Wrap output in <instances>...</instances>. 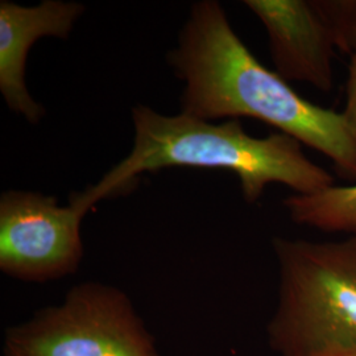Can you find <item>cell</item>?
<instances>
[{
	"mask_svg": "<svg viewBox=\"0 0 356 356\" xmlns=\"http://www.w3.org/2000/svg\"><path fill=\"white\" fill-rule=\"evenodd\" d=\"M168 63L185 82L182 114L211 122L257 119L327 156L341 177L356 184V140L342 113L309 102L261 64L219 1L193 4Z\"/></svg>",
	"mask_w": 356,
	"mask_h": 356,
	"instance_id": "cell-1",
	"label": "cell"
},
{
	"mask_svg": "<svg viewBox=\"0 0 356 356\" xmlns=\"http://www.w3.org/2000/svg\"><path fill=\"white\" fill-rule=\"evenodd\" d=\"M134 148L83 194L92 206L124 189L141 173L166 168L225 169L239 178L248 204L259 201L269 184L312 195L334 186L330 173L302 152L301 143L282 132L248 135L239 119L213 123L186 114H159L147 106L132 110Z\"/></svg>",
	"mask_w": 356,
	"mask_h": 356,
	"instance_id": "cell-2",
	"label": "cell"
},
{
	"mask_svg": "<svg viewBox=\"0 0 356 356\" xmlns=\"http://www.w3.org/2000/svg\"><path fill=\"white\" fill-rule=\"evenodd\" d=\"M279 301L268 342L280 356L356 348V236L339 242L273 239Z\"/></svg>",
	"mask_w": 356,
	"mask_h": 356,
	"instance_id": "cell-3",
	"label": "cell"
},
{
	"mask_svg": "<svg viewBox=\"0 0 356 356\" xmlns=\"http://www.w3.org/2000/svg\"><path fill=\"white\" fill-rule=\"evenodd\" d=\"M4 355L161 356L127 294L90 281L8 327Z\"/></svg>",
	"mask_w": 356,
	"mask_h": 356,
	"instance_id": "cell-4",
	"label": "cell"
},
{
	"mask_svg": "<svg viewBox=\"0 0 356 356\" xmlns=\"http://www.w3.org/2000/svg\"><path fill=\"white\" fill-rule=\"evenodd\" d=\"M92 209L83 193L61 206L53 195L8 191L0 197V269L29 282L73 275L83 257L81 225Z\"/></svg>",
	"mask_w": 356,
	"mask_h": 356,
	"instance_id": "cell-5",
	"label": "cell"
},
{
	"mask_svg": "<svg viewBox=\"0 0 356 356\" xmlns=\"http://www.w3.org/2000/svg\"><path fill=\"white\" fill-rule=\"evenodd\" d=\"M266 28L275 72L329 92L334 44L312 0H245Z\"/></svg>",
	"mask_w": 356,
	"mask_h": 356,
	"instance_id": "cell-6",
	"label": "cell"
},
{
	"mask_svg": "<svg viewBox=\"0 0 356 356\" xmlns=\"http://www.w3.org/2000/svg\"><path fill=\"white\" fill-rule=\"evenodd\" d=\"M85 6L76 1L44 0L38 6L0 1V92L10 110L36 124L44 107L29 94L26 82L28 54L44 38L66 40Z\"/></svg>",
	"mask_w": 356,
	"mask_h": 356,
	"instance_id": "cell-7",
	"label": "cell"
},
{
	"mask_svg": "<svg viewBox=\"0 0 356 356\" xmlns=\"http://www.w3.org/2000/svg\"><path fill=\"white\" fill-rule=\"evenodd\" d=\"M284 206L298 225L356 236V184L334 185L312 195L293 194Z\"/></svg>",
	"mask_w": 356,
	"mask_h": 356,
	"instance_id": "cell-8",
	"label": "cell"
},
{
	"mask_svg": "<svg viewBox=\"0 0 356 356\" xmlns=\"http://www.w3.org/2000/svg\"><path fill=\"white\" fill-rule=\"evenodd\" d=\"M314 10L330 35L334 48L356 53V0H312Z\"/></svg>",
	"mask_w": 356,
	"mask_h": 356,
	"instance_id": "cell-9",
	"label": "cell"
},
{
	"mask_svg": "<svg viewBox=\"0 0 356 356\" xmlns=\"http://www.w3.org/2000/svg\"><path fill=\"white\" fill-rule=\"evenodd\" d=\"M346 107H344V122L356 140V53L351 56L348 66V79L346 86Z\"/></svg>",
	"mask_w": 356,
	"mask_h": 356,
	"instance_id": "cell-10",
	"label": "cell"
},
{
	"mask_svg": "<svg viewBox=\"0 0 356 356\" xmlns=\"http://www.w3.org/2000/svg\"><path fill=\"white\" fill-rule=\"evenodd\" d=\"M318 356H356V348L353 350H343V351H334V353H327Z\"/></svg>",
	"mask_w": 356,
	"mask_h": 356,
	"instance_id": "cell-11",
	"label": "cell"
}]
</instances>
